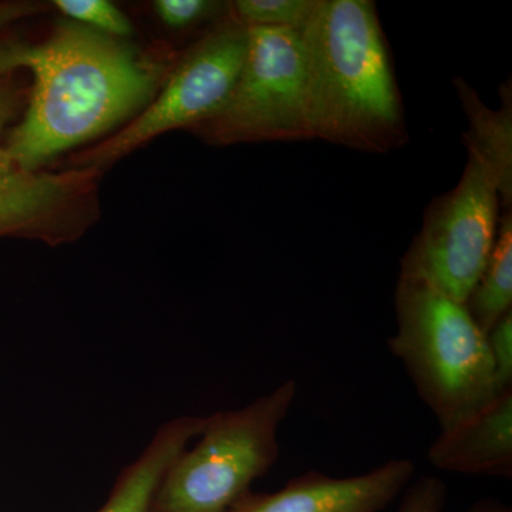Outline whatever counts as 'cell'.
<instances>
[{"mask_svg": "<svg viewBox=\"0 0 512 512\" xmlns=\"http://www.w3.org/2000/svg\"><path fill=\"white\" fill-rule=\"evenodd\" d=\"M301 35L313 136L370 153L403 146L402 96L375 3L319 0Z\"/></svg>", "mask_w": 512, "mask_h": 512, "instance_id": "2", "label": "cell"}, {"mask_svg": "<svg viewBox=\"0 0 512 512\" xmlns=\"http://www.w3.org/2000/svg\"><path fill=\"white\" fill-rule=\"evenodd\" d=\"M319 0H238L232 16L245 28L302 30L311 22Z\"/></svg>", "mask_w": 512, "mask_h": 512, "instance_id": "14", "label": "cell"}, {"mask_svg": "<svg viewBox=\"0 0 512 512\" xmlns=\"http://www.w3.org/2000/svg\"><path fill=\"white\" fill-rule=\"evenodd\" d=\"M23 94L15 73L0 77V238L39 239L49 245L74 241L99 215L100 170L45 173L20 167L6 148V131L19 114Z\"/></svg>", "mask_w": 512, "mask_h": 512, "instance_id": "8", "label": "cell"}, {"mask_svg": "<svg viewBox=\"0 0 512 512\" xmlns=\"http://www.w3.org/2000/svg\"><path fill=\"white\" fill-rule=\"evenodd\" d=\"M470 128L464 134L468 151L476 154L493 171L500 191L501 207L511 211L512 204V93L511 84L501 87L503 104L493 110L464 80H456Z\"/></svg>", "mask_w": 512, "mask_h": 512, "instance_id": "12", "label": "cell"}, {"mask_svg": "<svg viewBox=\"0 0 512 512\" xmlns=\"http://www.w3.org/2000/svg\"><path fill=\"white\" fill-rule=\"evenodd\" d=\"M397 332L389 349L402 362L441 429L494 399L500 389L487 338L466 306L399 279L394 296Z\"/></svg>", "mask_w": 512, "mask_h": 512, "instance_id": "3", "label": "cell"}, {"mask_svg": "<svg viewBox=\"0 0 512 512\" xmlns=\"http://www.w3.org/2000/svg\"><path fill=\"white\" fill-rule=\"evenodd\" d=\"M191 130L221 146L315 138L301 30L248 29L234 90L220 111Z\"/></svg>", "mask_w": 512, "mask_h": 512, "instance_id": "5", "label": "cell"}, {"mask_svg": "<svg viewBox=\"0 0 512 512\" xmlns=\"http://www.w3.org/2000/svg\"><path fill=\"white\" fill-rule=\"evenodd\" d=\"M485 338L500 389H512V311L505 313Z\"/></svg>", "mask_w": 512, "mask_h": 512, "instance_id": "17", "label": "cell"}, {"mask_svg": "<svg viewBox=\"0 0 512 512\" xmlns=\"http://www.w3.org/2000/svg\"><path fill=\"white\" fill-rule=\"evenodd\" d=\"M55 6L72 22L103 35L123 39L133 33L130 19L107 0H56Z\"/></svg>", "mask_w": 512, "mask_h": 512, "instance_id": "15", "label": "cell"}, {"mask_svg": "<svg viewBox=\"0 0 512 512\" xmlns=\"http://www.w3.org/2000/svg\"><path fill=\"white\" fill-rule=\"evenodd\" d=\"M447 500V487L437 477H421L404 494L399 512H441Z\"/></svg>", "mask_w": 512, "mask_h": 512, "instance_id": "18", "label": "cell"}, {"mask_svg": "<svg viewBox=\"0 0 512 512\" xmlns=\"http://www.w3.org/2000/svg\"><path fill=\"white\" fill-rule=\"evenodd\" d=\"M247 50L248 28L231 13L185 53L146 109L89 151L79 167L101 170L160 134L210 119L234 90Z\"/></svg>", "mask_w": 512, "mask_h": 512, "instance_id": "7", "label": "cell"}, {"mask_svg": "<svg viewBox=\"0 0 512 512\" xmlns=\"http://www.w3.org/2000/svg\"><path fill=\"white\" fill-rule=\"evenodd\" d=\"M468 512H512L511 508L505 507L495 501H483V503L477 504L476 507L471 508Z\"/></svg>", "mask_w": 512, "mask_h": 512, "instance_id": "20", "label": "cell"}, {"mask_svg": "<svg viewBox=\"0 0 512 512\" xmlns=\"http://www.w3.org/2000/svg\"><path fill=\"white\" fill-rule=\"evenodd\" d=\"M427 456L431 466L458 474L512 476V389L441 429Z\"/></svg>", "mask_w": 512, "mask_h": 512, "instance_id": "10", "label": "cell"}, {"mask_svg": "<svg viewBox=\"0 0 512 512\" xmlns=\"http://www.w3.org/2000/svg\"><path fill=\"white\" fill-rule=\"evenodd\" d=\"M20 69L33 74V87L6 148L29 171L138 116L156 97L163 72L124 40L72 20L43 42H0V77Z\"/></svg>", "mask_w": 512, "mask_h": 512, "instance_id": "1", "label": "cell"}, {"mask_svg": "<svg viewBox=\"0 0 512 512\" xmlns=\"http://www.w3.org/2000/svg\"><path fill=\"white\" fill-rule=\"evenodd\" d=\"M295 380L237 410L207 417L158 488L153 512H228L279 457V427L296 399Z\"/></svg>", "mask_w": 512, "mask_h": 512, "instance_id": "4", "label": "cell"}, {"mask_svg": "<svg viewBox=\"0 0 512 512\" xmlns=\"http://www.w3.org/2000/svg\"><path fill=\"white\" fill-rule=\"evenodd\" d=\"M154 10L158 18L173 29L192 28L208 20H224L232 13L229 3L210 0H157Z\"/></svg>", "mask_w": 512, "mask_h": 512, "instance_id": "16", "label": "cell"}, {"mask_svg": "<svg viewBox=\"0 0 512 512\" xmlns=\"http://www.w3.org/2000/svg\"><path fill=\"white\" fill-rule=\"evenodd\" d=\"M42 6L29 2H2L0 3V30L5 29L15 20L26 18L40 12Z\"/></svg>", "mask_w": 512, "mask_h": 512, "instance_id": "19", "label": "cell"}, {"mask_svg": "<svg viewBox=\"0 0 512 512\" xmlns=\"http://www.w3.org/2000/svg\"><path fill=\"white\" fill-rule=\"evenodd\" d=\"M207 417L181 416L154 434L136 461L121 471L109 501L99 512H153L158 488L175 460L204 430Z\"/></svg>", "mask_w": 512, "mask_h": 512, "instance_id": "11", "label": "cell"}, {"mask_svg": "<svg viewBox=\"0 0 512 512\" xmlns=\"http://www.w3.org/2000/svg\"><path fill=\"white\" fill-rule=\"evenodd\" d=\"M500 205L493 171L468 151L463 177L427 210L420 234L403 256L400 279L464 305L493 252Z\"/></svg>", "mask_w": 512, "mask_h": 512, "instance_id": "6", "label": "cell"}, {"mask_svg": "<svg viewBox=\"0 0 512 512\" xmlns=\"http://www.w3.org/2000/svg\"><path fill=\"white\" fill-rule=\"evenodd\" d=\"M414 471L410 460H390L348 478L309 471L276 493H248L228 512H379L406 490Z\"/></svg>", "mask_w": 512, "mask_h": 512, "instance_id": "9", "label": "cell"}, {"mask_svg": "<svg viewBox=\"0 0 512 512\" xmlns=\"http://www.w3.org/2000/svg\"><path fill=\"white\" fill-rule=\"evenodd\" d=\"M478 328L487 335L512 311V214L505 211L483 275L464 303Z\"/></svg>", "mask_w": 512, "mask_h": 512, "instance_id": "13", "label": "cell"}]
</instances>
